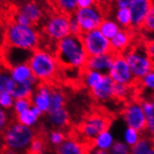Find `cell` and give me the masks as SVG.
<instances>
[{
  "label": "cell",
  "mask_w": 154,
  "mask_h": 154,
  "mask_svg": "<svg viewBox=\"0 0 154 154\" xmlns=\"http://www.w3.org/2000/svg\"><path fill=\"white\" fill-rule=\"evenodd\" d=\"M54 55L62 69H83L88 59L80 35L72 34L56 43Z\"/></svg>",
  "instance_id": "1"
},
{
  "label": "cell",
  "mask_w": 154,
  "mask_h": 154,
  "mask_svg": "<svg viewBox=\"0 0 154 154\" xmlns=\"http://www.w3.org/2000/svg\"><path fill=\"white\" fill-rule=\"evenodd\" d=\"M27 64L38 83L52 85L61 72V67L55 55L41 48L32 51Z\"/></svg>",
  "instance_id": "2"
},
{
  "label": "cell",
  "mask_w": 154,
  "mask_h": 154,
  "mask_svg": "<svg viewBox=\"0 0 154 154\" xmlns=\"http://www.w3.org/2000/svg\"><path fill=\"white\" fill-rule=\"evenodd\" d=\"M38 132L17 122H11L2 133L5 154H27Z\"/></svg>",
  "instance_id": "3"
},
{
  "label": "cell",
  "mask_w": 154,
  "mask_h": 154,
  "mask_svg": "<svg viewBox=\"0 0 154 154\" xmlns=\"http://www.w3.org/2000/svg\"><path fill=\"white\" fill-rule=\"evenodd\" d=\"M7 46L33 51L39 48L41 35L35 26H24L16 23L8 25L5 34Z\"/></svg>",
  "instance_id": "4"
},
{
  "label": "cell",
  "mask_w": 154,
  "mask_h": 154,
  "mask_svg": "<svg viewBox=\"0 0 154 154\" xmlns=\"http://www.w3.org/2000/svg\"><path fill=\"white\" fill-rule=\"evenodd\" d=\"M122 55L137 82L154 68V62L148 55L146 49L141 46L131 47Z\"/></svg>",
  "instance_id": "5"
},
{
  "label": "cell",
  "mask_w": 154,
  "mask_h": 154,
  "mask_svg": "<svg viewBox=\"0 0 154 154\" xmlns=\"http://www.w3.org/2000/svg\"><path fill=\"white\" fill-rule=\"evenodd\" d=\"M111 123L110 117L102 112H93L85 117L79 125V134L83 141L92 144L101 132L108 130Z\"/></svg>",
  "instance_id": "6"
},
{
  "label": "cell",
  "mask_w": 154,
  "mask_h": 154,
  "mask_svg": "<svg viewBox=\"0 0 154 154\" xmlns=\"http://www.w3.org/2000/svg\"><path fill=\"white\" fill-rule=\"evenodd\" d=\"M43 34L50 42L56 44L59 40L70 35L69 16L54 12L47 18L43 25Z\"/></svg>",
  "instance_id": "7"
},
{
  "label": "cell",
  "mask_w": 154,
  "mask_h": 154,
  "mask_svg": "<svg viewBox=\"0 0 154 154\" xmlns=\"http://www.w3.org/2000/svg\"><path fill=\"white\" fill-rule=\"evenodd\" d=\"M73 15L78 22L80 35L98 29L99 25L105 19L103 8L96 4L86 8H78Z\"/></svg>",
  "instance_id": "8"
},
{
  "label": "cell",
  "mask_w": 154,
  "mask_h": 154,
  "mask_svg": "<svg viewBox=\"0 0 154 154\" xmlns=\"http://www.w3.org/2000/svg\"><path fill=\"white\" fill-rule=\"evenodd\" d=\"M122 116L127 127L134 128L141 134L145 133L146 121H145V114L140 99L132 98L131 100L126 102Z\"/></svg>",
  "instance_id": "9"
},
{
  "label": "cell",
  "mask_w": 154,
  "mask_h": 154,
  "mask_svg": "<svg viewBox=\"0 0 154 154\" xmlns=\"http://www.w3.org/2000/svg\"><path fill=\"white\" fill-rule=\"evenodd\" d=\"M80 38L88 57L112 52L110 40L105 38L98 29L81 34Z\"/></svg>",
  "instance_id": "10"
},
{
  "label": "cell",
  "mask_w": 154,
  "mask_h": 154,
  "mask_svg": "<svg viewBox=\"0 0 154 154\" xmlns=\"http://www.w3.org/2000/svg\"><path fill=\"white\" fill-rule=\"evenodd\" d=\"M107 75L111 78L114 83L134 87L137 86V80L134 79L122 54H115L113 63Z\"/></svg>",
  "instance_id": "11"
},
{
  "label": "cell",
  "mask_w": 154,
  "mask_h": 154,
  "mask_svg": "<svg viewBox=\"0 0 154 154\" xmlns=\"http://www.w3.org/2000/svg\"><path fill=\"white\" fill-rule=\"evenodd\" d=\"M92 150V144L78 139L74 137V135L66 137L65 141L55 149L56 154H90Z\"/></svg>",
  "instance_id": "12"
},
{
  "label": "cell",
  "mask_w": 154,
  "mask_h": 154,
  "mask_svg": "<svg viewBox=\"0 0 154 154\" xmlns=\"http://www.w3.org/2000/svg\"><path fill=\"white\" fill-rule=\"evenodd\" d=\"M152 0H134L130 5L129 11L131 15V28H142L144 20L151 6Z\"/></svg>",
  "instance_id": "13"
},
{
  "label": "cell",
  "mask_w": 154,
  "mask_h": 154,
  "mask_svg": "<svg viewBox=\"0 0 154 154\" xmlns=\"http://www.w3.org/2000/svg\"><path fill=\"white\" fill-rule=\"evenodd\" d=\"M114 81L107 74H105L102 80L99 82L97 86L90 91L91 96L95 101L105 103L110 100H114L113 97V89H114Z\"/></svg>",
  "instance_id": "14"
},
{
  "label": "cell",
  "mask_w": 154,
  "mask_h": 154,
  "mask_svg": "<svg viewBox=\"0 0 154 154\" xmlns=\"http://www.w3.org/2000/svg\"><path fill=\"white\" fill-rule=\"evenodd\" d=\"M51 91V85L38 83L31 97L32 105L38 107L44 114L48 113L50 108Z\"/></svg>",
  "instance_id": "15"
},
{
  "label": "cell",
  "mask_w": 154,
  "mask_h": 154,
  "mask_svg": "<svg viewBox=\"0 0 154 154\" xmlns=\"http://www.w3.org/2000/svg\"><path fill=\"white\" fill-rule=\"evenodd\" d=\"M115 54L113 52L101 54L96 56H89L84 68L100 72L102 74H107L113 63Z\"/></svg>",
  "instance_id": "16"
},
{
  "label": "cell",
  "mask_w": 154,
  "mask_h": 154,
  "mask_svg": "<svg viewBox=\"0 0 154 154\" xmlns=\"http://www.w3.org/2000/svg\"><path fill=\"white\" fill-rule=\"evenodd\" d=\"M31 53L32 51L20 50L6 45V48L3 53V58L5 61V65L3 66L10 70L14 66L27 63L31 56Z\"/></svg>",
  "instance_id": "17"
},
{
  "label": "cell",
  "mask_w": 154,
  "mask_h": 154,
  "mask_svg": "<svg viewBox=\"0 0 154 154\" xmlns=\"http://www.w3.org/2000/svg\"><path fill=\"white\" fill-rule=\"evenodd\" d=\"M46 115V121L53 130L64 131L70 125L71 118L69 112L66 107L60 108L55 111L48 112Z\"/></svg>",
  "instance_id": "18"
},
{
  "label": "cell",
  "mask_w": 154,
  "mask_h": 154,
  "mask_svg": "<svg viewBox=\"0 0 154 154\" xmlns=\"http://www.w3.org/2000/svg\"><path fill=\"white\" fill-rule=\"evenodd\" d=\"M132 33L129 29H121L113 38L110 39L111 51L114 54H123L131 48Z\"/></svg>",
  "instance_id": "19"
},
{
  "label": "cell",
  "mask_w": 154,
  "mask_h": 154,
  "mask_svg": "<svg viewBox=\"0 0 154 154\" xmlns=\"http://www.w3.org/2000/svg\"><path fill=\"white\" fill-rule=\"evenodd\" d=\"M38 84V81L35 79L23 81V82L13 81V84L10 93L11 94L15 100L22 98H31Z\"/></svg>",
  "instance_id": "20"
},
{
  "label": "cell",
  "mask_w": 154,
  "mask_h": 154,
  "mask_svg": "<svg viewBox=\"0 0 154 154\" xmlns=\"http://www.w3.org/2000/svg\"><path fill=\"white\" fill-rule=\"evenodd\" d=\"M18 11L23 13V15H25L28 18L34 26L35 24L38 23L43 19V16H44L43 8L37 2L25 1L19 7Z\"/></svg>",
  "instance_id": "21"
},
{
  "label": "cell",
  "mask_w": 154,
  "mask_h": 154,
  "mask_svg": "<svg viewBox=\"0 0 154 154\" xmlns=\"http://www.w3.org/2000/svg\"><path fill=\"white\" fill-rule=\"evenodd\" d=\"M141 102L146 121V127L143 134H147L154 139V97L143 99Z\"/></svg>",
  "instance_id": "22"
},
{
  "label": "cell",
  "mask_w": 154,
  "mask_h": 154,
  "mask_svg": "<svg viewBox=\"0 0 154 154\" xmlns=\"http://www.w3.org/2000/svg\"><path fill=\"white\" fill-rule=\"evenodd\" d=\"M114 142H115V138L112 133L109 130H106L101 132L94 137V139L92 142V147L93 149L108 151L113 146Z\"/></svg>",
  "instance_id": "23"
},
{
  "label": "cell",
  "mask_w": 154,
  "mask_h": 154,
  "mask_svg": "<svg viewBox=\"0 0 154 154\" xmlns=\"http://www.w3.org/2000/svg\"><path fill=\"white\" fill-rule=\"evenodd\" d=\"M10 74L12 80L16 81V82H23V81L35 79L27 63H23V64H19L12 66L10 69Z\"/></svg>",
  "instance_id": "24"
},
{
  "label": "cell",
  "mask_w": 154,
  "mask_h": 154,
  "mask_svg": "<svg viewBox=\"0 0 154 154\" xmlns=\"http://www.w3.org/2000/svg\"><path fill=\"white\" fill-rule=\"evenodd\" d=\"M130 154H154V139L142 134L139 141L131 148Z\"/></svg>",
  "instance_id": "25"
},
{
  "label": "cell",
  "mask_w": 154,
  "mask_h": 154,
  "mask_svg": "<svg viewBox=\"0 0 154 154\" xmlns=\"http://www.w3.org/2000/svg\"><path fill=\"white\" fill-rule=\"evenodd\" d=\"M104 75L105 74H102L100 72L83 68L82 71H81L80 79L82 80V82L85 85V87L88 88L89 91H91L99 84V82L102 80Z\"/></svg>",
  "instance_id": "26"
},
{
  "label": "cell",
  "mask_w": 154,
  "mask_h": 154,
  "mask_svg": "<svg viewBox=\"0 0 154 154\" xmlns=\"http://www.w3.org/2000/svg\"><path fill=\"white\" fill-rule=\"evenodd\" d=\"M121 29L122 28L120 27V25L116 23V21L109 19V18H105L98 27V30L101 32V34L105 38H106L109 40L113 38L115 35L120 32Z\"/></svg>",
  "instance_id": "27"
},
{
  "label": "cell",
  "mask_w": 154,
  "mask_h": 154,
  "mask_svg": "<svg viewBox=\"0 0 154 154\" xmlns=\"http://www.w3.org/2000/svg\"><path fill=\"white\" fill-rule=\"evenodd\" d=\"M56 12L66 15H72L78 10L77 0H50Z\"/></svg>",
  "instance_id": "28"
},
{
  "label": "cell",
  "mask_w": 154,
  "mask_h": 154,
  "mask_svg": "<svg viewBox=\"0 0 154 154\" xmlns=\"http://www.w3.org/2000/svg\"><path fill=\"white\" fill-rule=\"evenodd\" d=\"M66 94L63 91L59 88L52 87L51 86V104H50V108L48 112L55 111L60 108L65 107L66 106ZM47 114V113H46Z\"/></svg>",
  "instance_id": "29"
},
{
  "label": "cell",
  "mask_w": 154,
  "mask_h": 154,
  "mask_svg": "<svg viewBox=\"0 0 154 154\" xmlns=\"http://www.w3.org/2000/svg\"><path fill=\"white\" fill-rule=\"evenodd\" d=\"M135 87H139L141 92L144 94H151L150 98L154 97V68L138 80Z\"/></svg>",
  "instance_id": "30"
},
{
  "label": "cell",
  "mask_w": 154,
  "mask_h": 154,
  "mask_svg": "<svg viewBox=\"0 0 154 154\" xmlns=\"http://www.w3.org/2000/svg\"><path fill=\"white\" fill-rule=\"evenodd\" d=\"M135 87L124 85V84H114L113 97L114 100L118 101H129L133 98V90Z\"/></svg>",
  "instance_id": "31"
},
{
  "label": "cell",
  "mask_w": 154,
  "mask_h": 154,
  "mask_svg": "<svg viewBox=\"0 0 154 154\" xmlns=\"http://www.w3.org/2000/svg\"><path fill=\"white\" fill-rule=\"evenodd\" d=\"M16 117V122H19L23 125H25L27 127L35 128V126L38 124V118L35 117L34 113L31 111V109H26L23 110L18 114H15Z\"/></svg>",
  "instance_id": "32"
},
{
  "label": "cell",
  "mask_w": 154,
  "mask_h": 154,
  "mask_svg": "<svg viewBox=\"0 0 154 154\" xmlns=\"http://www.w3.org/2000/svg\"><path fill=\"white\" fill-rule=\"evenodd\" d=\"M115 21L122 29H131V15L129 8H117Z\"/></svg>",
  "instance_id": "33"
},
{
  "label": "cell",
  "mask_w": 154,
  "mask_h": 154,
  "mask_svg": "<svg viewBox=\"0 0 154 154\" xmlns=\"http://www.w3.org/2000/svg\"><path fill=\"white\" fill-rule=\"evenodd\" d=\"M13 80L11 77L10 70L2 66L0 67V93L11 92Z\"/></svg>",
  "instance_id": "34"
},
{
  "label": "cell",
  "mask_w": 154,
  "mask_h": 154,
  "mask_svg": "<svg viewBox=\"0 0 154 154\" xmlns=\"http://www.w3.org/2000/svg\"><path fill=\"white\" fill-rule=\"evenodd\" d=\"M142 134L140 132L137 130H135L131 127H126V129L123 132V141L128 147L132 148L134 147L135 144H137L139 139L141 138Z\"/></svg>",
  "instance_id": "35"
},
{
  "label": "cell",
  "mask_w": 154,
  "mask_h": 154,
  "mask_svg": "<svg viewBox=\"0 0 154 154\" xmlns=\"http://www.w3.org/2000/svg\"><path fill=\"white\" fill-rule=\"evenodd\" d=\"M45 150H46V138H44V137H41L38 133L37 137L33 139L30 144L28 153L42 154Z\"/></svg>",
  "instance_id": "36"
},
{
  "label": "cell",
  "mask_w": 154,
  "mask_h": 154,
  "mask_svg": "<svg viewBox=\"0 0 154 154\" xmlns=\"http://www.w3.org/2000/svg\"><path fill=\"white\" fill-rule=\"evenodd\" d=\"M66 138V134L64 133V131H60V130H52L50 132V134L48 135L49 143L55 149L59 146V145H61L63 142H64Z\"/></svg>",
  "instance_id": "37"
},
{
  "label": "cell",
  "mask_w": 154,
  "mask_h": 154,
  "mask_svg": "<svg viewBox=\"0 0 154 154\" xmlns=\"http://www.w3.org/2000/svg\"><path fill=\"white\" fill-rule=\"evenodd\" d=\"M142 28H144L148 32L154 33V0H152V3L149 10V12L144 20Z\"/></svg>",
  "instance_id": "38"
},
{
  "label": "cell",
  "mask_w": 154,
  "mask_h": 154,
  "mask_svg": "<svg viewBox=\"0 0 154 154\" xmlns=\"http://www.w3.org/2000/svg\"><path fill=\"white\" fill-rule=\"evenodd\" d=\"M14 101L15 99L10 92L0 93V107L4 108L6 110L11 109L14 105Z\"/></svg>",
  "instance_id": "39"
},
{
  "label": "cell",
  "mask_w": 154,
  "mask_h": 154,
  "mask_svg": "<svg viewBox=\"0 0 154 154\" xmlns=\"http://www.w3.org/2000/svg\"><path fill=\"white\" fill-rule=\"evenodd\" d=\"M32 106L31 98H22V99H16L13 105V110L15 114L20 113L23 110L29 109Z\"/></svg>",
  "instance_id": "40"
},
{
  "label": "cell",
  "mask_w": 154,
  "mask_h": 154,
  "mask_svg": "<svg viewBox=\"0 0 154 154\" xmlns=\"http://www.w3.org/2000/svg\"><path fill=\"white\" fill-rule=\"evenodd\" d=\"M131 148L122 141H115L113 146L108 150L109 154H130Z\"/></svg>",
  "instance_id": "41"
},
{
  "label": "cell",
  "mask_w": 154,
  "mask_h": 154,
  "mask_svg": "<svg viewBox=\"0 0 154 154\" xmlns=\"http://www.w3.org/2000/svg\"><path fill=\"white\" fill-rule=\"evenodd\" d=\"M11 122L10 114L8 113V110L0 107V134H2L6 128Z\"/></svg>",
  "instance_id": "42"
},
{
  "label": "cell",
  "mask_w": 154,
  "mask_h": 154,
  "mask_svg": "<svg viewBox=\"0 0 154 154\" xmlns=\"http://www.w3.org/2000/svg\"><path fill=\"white\" fill-rule=\"evenodd\" d=\"M13 23H16L21 24V25H24V26H32L33 25L28 18L19 11H17L15 13V15L13 17Z\"/></svg>",
  "instance_id": "43"
},
{
  "label": "cell",
  "mask_w": 154,
  "mask_h": 154,
  "mask_svg": "<svg viewBox=\"0 0 154 154\" xmlns=\"http://www.w3.org/2000/svg\"><path fill=\"white\" fill-rule=\"evenodd\" d=\"M69 30H70V34H72V35H80V31H79L78 22L75 19L73 14L69 16Z\"/></svg>",
  "instance_id": "44"
},
{
  "label": "cell",
  "mask_w": 154,
  "mask_h": 154,
  "mask_svg": "<svg viewBox=\"0 0 154 154\" xmlns=\"http://www.w3.org/2000/svg\"><path fill=\"white\" fill-rule=\"evenodd\" d=\"M117 8H128L134 0H112Z\"/></svg>",
  "instance_id": "45"
},
{
  "label": "cell",
  "mask_w": 154,
  "mask_h": 154,
  "mask_svg": "<svg viewBox=\"0 0 154 154\" xmlns=\"http://www.w3.org/2000/svg\"><path fill=\"white\" fill-rule=\"evenodd\" d=\"M95 5V0H77L78 8H86Z\"/></svg>",
  "instance_id": "46"
},
{
  "label": "cell",
  "mask_w": 154,
  "mask_h": 154,
  "mask_svg": "<svg viewBox=\"0 0 154 154\" xmlns=\"http://www.w3.org/2000/svg\"><path fill=\"white\" fill-rule=\"evenodd\" d=\"M145 49H146V51L148 53V55L150 57V59L154 62V40L149 42L146 47H145Z\"/></svg>",
  "instance_id": "47"
},
{
  "label": "cell",
  "mask_w": 154,
  "mask_h": 154,
  "mask_svg": "<svg viewBox=\"0 0 154 154\" xmlns=\"http://www.w3.org/2000/svg\"><path fill=\"white\" fill-rule=\"evenodd\" d=\"M30 109H31V111L34 113V115L35 116V117H38V119H39V118H41L43 115H44V113L39 109V108L38 107H37V106H31V107H30Z\"/></svg>",
  "instance_id": "48"
},
{
  "label": "cell",
  "mask_w": 154,
  "mask_h": 154,
  "mask_svg": "<svg viewBox=\"0 0 154 154\" xmlns=\"http://www.w3.org/2000/svg\"><path fill=\"white\" fill-rule=\"evenodd\" d=\"M112 1V0H95V4L100 6L101 8H104L105 6L109 5V3Z\"/></svg>",
  "instance_id": "49"
},
{
  "label": "cell",
  "mask_w": 154,
  "mask_h": 154,
  "mask_svg": "<svg viewBox=\"0 0 154 154\" xmlns=\"http://www.w3.org/2000/svg\"><path fill=\"white\" fill-rule=\"evenodd\" d=\"M90 154H109L108 151H103V150H97V149H93L90 152Z\"/></svg>",
  "instance_id": "50"
},
{
  "label": "cell",
  "mask_w": 154,
  "mask_h": 154,
  "mask_svg": "<svg viewBox=\"0 0 154 154\" xmlns=\"http://www.w3.org/2000/svg\"><path fill=\"white\" fill-rule=\"evenodd\" d=\"M26 1H30V2H35L37 0H26Z\"/></svg>",
  "instance_id": "51"
},
{
  "label": "cell",
  "mask_w": 154,
  "mask_h": 154,
  "mask_svg": "<svg viewBox=\"0 0 154 154\" xmlns=\"http://www.w3.org/2000/svg\"><path fill=\"white\" fill-rule=\"evenodd\" d=\"M27 154H31V153H27ZM42 154H44V152H43V153H42Z\"/></svg>",
  "instance_id": "52"
}]
</instances>
